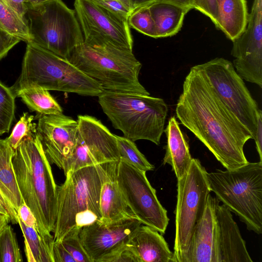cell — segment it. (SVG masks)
I'll return each instance as SVG.
<instances>
[{
  "instance_id": "6da1fadb",
  "label": "cell",
  "mask_w": 262,
  "mask_h": 262,
  "mask_svg": "<svg viewBox=\"0 0 262 262\" xmlns=\"http://www.w3.org/2000/svg\"><path fill=\"white\" fill-rule=\"evenodd\" d=\"M182 124L190 130L227 170L249 162L245 144L251 133L224 104L198 65L185 77L176 107Z\"/></svg>"
},
{
  "instance_id": "7a4b0ae2",
  "label": "cell",
  "mask_w": 262,
  "mask_h": 262,
  "mask_svg": "<svg viewBox=\"0 0 262 262\" xmlns=\"http://www.w3.org/2000/svg\"><path fill=\"white\" fill-rule=\"evenodd\" d=\"M12 164L20 193L35 217L39 233L54 237L51 232L56 220L57 185L37 132L21 141Z\"/></svg>"
},
{
  "instance_id": "3957f363",
  "label": "cell",
  "mask_w": 262,
  "mask_h": 262,
  "mask_svg": "<svg viewBox=\"0 0 262 262\" xmlns=\"http://www.w3.org/2000/svg\"><path fill=\"white\" fill-rule=\"evenodd\" d=\"M68 60L104 90L150 95L139 81L142 64L132 51L110 42H83Z\"/></svg>"
},
{
  "instance_id": "277c9868",
  "label": "cell",
  "mask_w": 262,
  "mask_h": 262,
  "mask_svg": "<svg viewBox=\"0 0 262 262\" xmlns=\"http://www.w3.org/2000/svg\"><path fill=\"white\" fill-rule=\"evenodd\" d=\"M98 97L103 112L123 137L134 142L146 140L160 144L168 111L163 99L107 90Z\"/></svg>"
},
{
  "instance_id": "5b68a950",
  "label": "cell",
  "mask_w": 262,
  "mask_h": 262,
  "mask_svg": "<svg viewBox=\"0 0 262 262\" xmlns=\"http://www.w3.org/2000/svg\"><path fill=\"white\" fill-rule=\"evenodd\" d=\"M32 87L92 97L104 90L68 59L28 42L20 75L11 89L15 93Z\"/></svg>"
},
{
  "instance_id": "8992f818",
  "label": "cell",
  "mask_w": 262,
  "mask_h": 262,
  "mask_svg": "<svg viewBox=\"0 0 262 262\" xmlns=\"http://www.w3.org/2000/svg\"><path fill=\"white\" fill-rule=\"evenodd\" d=\"M210 191L248 230L262 233V162H248L234 170L207 172Z\"/></svg>"
},
{
  "instance_id": "52a82bcc",
  "label": "cell",
  "mask_w": 262,
  "mask_h": 262,
  "mask_svg": "<svg viewBox=\"0 0 262 262\" xmlns=\"http://www.w3.org/2000/svg\"><path fill=\"white\" fill-rule=\"evenodd\" d=\"M57 188V210L53 233L60 242L71 230L101 221V180L95 165L82 167L66 175Z\"/></svg>"
},
{
  "instance_id": "ba28073f",
  "label": "cell",
  "mask_w": 262,
  "mask_h": 262,
  "mask_svg": "<svg viewBox=\"0 0 262 262\" xmlns=\"http://www.w3.org/2000/svg\"><path fill=\"white\" fill-rule=\"evenodd\" d=\"M27 6L29 42L68 59L84 41L75 10L62 0H48L35 5L27 4Z\"/></svg>"
},
{
  "instance_id": "9c48e42d",
  "label": "cell",
  "mask_w": 262,
  "mask_h": 262,
  "mask_svg": "<svg viewBox=\"0 0 262 262\" xmlns=\"http://www.w3.org/2000/svg\"><path fill=\"white\" fill-rule=\"evenodd\" d=\"M210 192L206 170L199 159L192 158L187 171L177 179L174 262H183L193 231L204 214Z\"/></svg>"
},
{
  "instance_id": "30bf717a",
  "label": "cell",
  "mask_w": 262,
  "mask_h": 262,
  "mask_svg": "<svg viewBox=\"0 0 262 262\" xmlns=\"http://www.w3.org/2000/svg\"><path fill=\"white\" fill-rule=\"evenodd\" d=\"M198 66L219 98L253 138L260 109L232 63L215 58Z\"/></svg>"
},
{
  "instance_id": "8fae6325",
  "label": "cell",
  "mask_w": 262,
  "mask_h": 262,
  "mask_svg": "<svg viewBox=\"0 0 262 262\" xmlns=\"http://www.w3.org/2000/svg\"><path fill=\"white\" fill-rule=\"evenodd\" d=\"M117 179L125 201L136 218L142 224L164 234L169 221L167 212L159 201L146 171L120 159Z\"/></svg>"
},
{
  "instance_id": "7c38bea8",
  "label": "cell",
  "mask_w": 262,
  "mask_h": 262,
  "mask_svg": "<svg viewBox=\"0 0 262 262\" xmlns=\"http://www.w3.org/2000/svg\"><path fill=\"white\" fill-rule=\"evenodd\" d=\"M73 150L62 170L66 175L84 167L120 160L116 135L97 118L79 115Z\"/></svg>"
},
{
  "instance_id": "4fadbf2b",
  "label": "cell",
  "mask_w": 262,
  "mask_h": 262,
  "mask_svg": "<svg viewBox=\"0 0 262 262\" xmlns=\"http://www.w3.org/2000/svg\"><path fill=\"white\" fill-rule=\"evenodd\" d=\"M74 6L84 42L108 41L133 51L128 22L116 17L94 0H74Z\"/></svg>"
},
{
  "instance_id": "5bb4252c",
  "label": "cell",
  "mask_w": 262,
  "mask_h": 262,
  "mask_svg": "<svg viewBox=\"0 0 262 262\" xmlns=\"http://www.w3.org/2000/svg\"><path fill=\"white\" fill-rule=\"evenodd\" d=\"M232 41V64L236 73L262 87V0H254L246 29Z\"/></svg>"
},
{
  "instance_id": "9a60e30c",
  "label": "cell",
  "mask_w": 262,
  "mask_h": 262,
  "mask_svg": "<svg viewBox=\"0 0 262 262\" xmlns=\"http://www.w3.org/2000/svg\"><path fill=\"white\" fill-rule=\"evenodd\" d=\"M141 222L136 217L105 223L94 222L82 227L81 244L92 262H99L105 255L126 244Z\"/></svg>"
},
{
  "instance_id": "2e32d148",
  "label": "cell",
  "mask_w": 262,
  "mask_h": 262,
  "mask_svg": "<svg viewBox=\"0 0 262 262\" xmlns=\"http://www.w3.org/2000/svg\"><path fill=\"white\" fill-rule=\"evenodd\" d=\"M37 134L50 163L63 169L76 141L77 120L62 114H38Z\"/></svg>"
},
{
  "instance_id": "e0dca14e",
  "label": "cell",
  "mask_w": 262,
  "mask_h": 262,
  "mask_svg": "<svg viewBox=\"0 0 262 262\" xmlns=\"http://www.w3.org/2000/svg\"><path fill=\"white\" fill-rule=\"evenodd\" d=\"M215 219L216 262H253L231 211L220 202Z\"/></svg>"
},
{
  "instance_id": "ac0fdd59",
  "label": "cell",
  "mask_w": 262,
  "mask_h": 262,
  "mask_svg": "<svg viewBox=\"0 0 262 262\" xmlns=\"http://www.w3.org/2000/svg\"><path fill=\"white\" fill-rule=\"evenodd\" d=\"M118 162L112 161L95 165L101 183L100 221L105 223L136 217L128 207L118 183L117 168Z\"/></svg>"
},
{
  "instance_id": "d6986e66",
  "label": "cell",
  "mask_w": 262,
  "mask_h": 262,
  "mask_svg": "<svg viewBox=\"0 0 262 262\" xmlns=\"http://www.w3.org/2000/svg\"><path fill=\"white\" fill-rule=\"evenodd\" d=\"M218 202L209 194L204 214L193 231L183 262H216L215 207Z\"/></svg>"
},
{
  "instance_id": "ffe728a7",
  "label": "cell",
  "mask_w": 262,
  "mask_h": 262,
  "mask_svg": "<svg viewBox=\"0 0 262 262\" xmlns=\"http://www.w3.org/2000/svg\"><path fill=\"white\" fill-rule=\"evenodd\" d=\"M127 244L140 262H174L173 253L161 234L146 225H140Z\"/></svg>"
},
{
  "instance_id": "44dd1931",
  "label": "cell",
  "mask_w": 262,
  "mask_h": 262,
  "mask_svg": "<svg viewBox=\"0 0 262 262\" xmlns=\"http://www.w3.org/2000/svg\"><path fill=\"white\" fill-rule=\"evenodd\" d=\"M164 132L167 142L163 164L169 165L178 179L187 171L192 159L189 144L174 116L170 118Z\"/></svg>"
},
{
  "instance_id": "7402d4cb",
  "label": "cell",
  "mask_w": 262,
  "mask_h": 262,
  "mask_svg": "<svg viewBox=\"0 0 262 262\" xmlns=\"http://www.w3.org/2000/svg\"><path fill=\"white\" fill-rule=\"evenodd\" d=\"M217 20L215 26L232 41L246 29L249 13L246 0H216Z\"/></svg>"
},
{
  "instance_id": "603a6c76",
  "label": "cell",
  "mask_w": 262,
  "mask_h": 262,
  "mask_svg": "<svg viewBox=\"0 0 262 262\" xmlns=\"http://www.w3.org/2000/svg\"><path fill=\"white\" fill-rule=\"evenodd\" d=\"M157 38L174 35L181 30L186 14L190 9L172 3L156 2L149 6Z\"/></svg>"
},
{
  "instance_id": "cb8c5ba5",
  "label": "cell",
  "mask_w": 262,
  "mask_h": 262,
  "mask_svg": "<svg viewBox=\"0 0 262 262\" xmlns=\"http://www.w3.org/2000/svg\"><path fill=\"white\" fill-rule=\"evenodd\" d=\"M14 150L6 139H0V192L17 212L25 202L20 193L12 164Z\"/></svg>"
},
{
  "instance_id": "d4e9b609",
  "label": "cell",
  "mask_w": 262,
  "mask_h": 262,
  "mask_svg": "<svg viewBox=\"0 0 262 262\" xmlns=\"http://www.w3.org/2000/svg\"><path fill=\"white\" fill-rule=\"evenodd\" d=\"M24 237L25 250L28 262H54L52 248L54 237H42L33 228L28 227L18 217Z\"/></svg>"
},
{
  "instance_id": "484cf974",
  "label": "cell",
  "mask_w": 262,
  "mask_h": 262,
  "mask_svg": "<svg viewBox=\"0 0 262 262\" xmlns=\"http://www.w3.org/2000/svg\"><path fill=\"white\" fill-rule=\"evenodd\" d=\"M14 94L16 97H20L30 110L38 114L56 115L63 113L62 107L48 90L32 87L19 90Z\"/></svg>"
},
{
  "instance_id": "4316f807",
  "label": "cell",
  "mask_w": 262,
  "mask_h": 262,
  "mask_svg": "<svg viewBox=\"0 0 262 262\" xmlns=\"http://www.w3.org/2000/svg\"><path fill=\"white\" fill-rule=\"evenodd\" d=\"M0 28L21 41L28 43L30 40L27 18L20 16L3 0H0Z\"/></svg>"
},
{
  "instance_id": "83f0119b",
  "label": "cell",
  "mask_w": 262,
  "mask_h": 262,
  "mask_svg": "<svg viewBox=\"0 0 262 262\" xmlns=\"http://www.w3.org/2000/svg\"><path fill=\"white\" fill-rule=\"evenodd\" d=\"M116 137L120 160L146 172L154 169V166L140 151L134 141L123 136Z\"/></svg>"
},
{
  "instance_id": "f1b7e54d",
  "label": "cell",
  "mask_w": 262,
  "mask_h": 262,
  "mask_svg": "<svg viewBox=\"0 0 262 262\" xmlns=\"http://www.w3.org/2000/svg\"><path fill=\"white\" fill-rule=\"evenodd\" d=\"M23 261L15 233L7 224L0 231V262Z\"/></svg>"
},
{
  "instance_id": "f546056e",
  "label": "cell",
  "mask_w": 262,
  "mask_h": 262,
  "mask_svg": "<svg viewBox=\"0 0 262 262\" xmlns=\"http://www.w3.org/2000/svg\"><path fill=\"white\" fill-rule=\"evenodd\" d=\"M15 97L11 88L0 81V135L9 131L14 118Z\"/></svg>"
},
{
  "instance_id": "4dcf8cb0",
  "label": "cell",
  "mask_w": 262,
  "mask_h": 262,
  "mask_svg": "<svg viewBox=\"0 0 262 262\" xmlns=\"http://www.w3.org/2000/svg\"><path fill=\"white\" fill-rule=\"evenodd\" d=\"M130 27L149 37L157 38L156 28L148 6L134 11L128 20Z\"/></svg>"
},
{
  "instance_id": "1f68e13d",
  "label": "cell",
  "mask_w": 262,
  "mask_h": 262,
  "mask_svg": "<svg viewBox=\"0 0 262 262\" xmlns=\"http://www.w3.org/2000/svg\"><path fill=\"white\" fill-rule=\"evenodd\" d=\"M34 118V116L30 115L28 113H24L13 127L11 135L6 139L14 150L25 138L36 133L37 124L32 122Z\"/></svg>"
},
{
  "instance_id": "d6a6232c",
  "label": "cell",
  "mask_w": 262,
  "mask_h": 262,
  "mask_svg": "<svg viewBox=\"0 0 262 262\" xmlns=\"http://www.w3.org/2000/svg\"><path fill=\"white\" fill-rule=\"evenodd\" d=\"M80 229L75 228L71 230L60 242L76 262H92L81 244L79 238Z\"/></svg>"
},
{
  "instance_id": "836d02e7",
  "label": "cell",
  "mask_w": 262,
  "mask_h": 262,
  "mask_svg": "<svg viewBox=\"0 0 262 262\" xmlns=\"http://www.w3.org/2000/svg\"><path fill=\"white\" fill-rule=\"evenodd\" d=\"M94 1L116 17L122 20L128 22L132 11L126 0Z\"/></svg>"
},
{
  "instance_id": "e575fe53",
  "label": "cell",
  "mask_w": 262,
  "mask_h": 262,
  "mask_svg": "<svg viewBox=\"0 0 262 262\" xmlns=\"http://www.w3.org/2000/svg\"><path fill=\"white\" fill-rule=\"evenodd\" d=\"M99 262H140L134 249L127 243L101 258Z\"/></svg>"
},
{
  "instance_id": "d590c367",
  "label": "cell",
  "mask_w": 262,
  "mask_h": 262,
  "mask_svg": "<svg viewBox=\"0 0 262 262\" xmlns=\"http://www.w3.org/2000/svg\"><path fill=\"white\" fill-rule=\"evenodd\" d=\"M193 9L208 17L216 26L217 20L216 0H193Z\"/></svg>"
},
{
  "instance_id": "8d00e7d4",
  "label": "cell",
  "mask_w": 262,
  "mask_h": 262,
  "mask_svg": "<svg viewBox=\"0 0 262 262\" xmlns=\"http://www.w3.org/2000/svg\"><path fill=\"white\" fill-rule=\"evenodd\" d=\"M20 41L19 38L0 28V60L5 57L8 52Z\"/></svg>"
},
{
  "instance_id": "74e56055",
  "label": "cell",
  "mask_w": 262,
  "mask_h": 262,
  "mask_svg": "<svg viewBox=\"0 0 262 262\" xmlns=\"http://www.w3.org/2000/svg\"><path fill=\"white\" fill-rule=\"evenodd\" d=\"M54 262H76L61 242L54 241L52 248Z\"/></svg>"
},
{
  "instance_id": "f35d334b",
  "label": "cell",
  "mask_w": 262,
  "mask_h": 262,
  "mask_svg": "<svg viewBox=\"0 0 262 262\" xmlns=\"http://www.w3.org/2000/svg\"><path fill=\"white\" fill-rule=\"evenodd\" d=\"M17 213L18 217L25 225L33 228L38 231V226L35 217L30 208L25 203L18 207Z\"/></svg>"
},
{
  "instance_id": "ab89813d",
  "label": "cell",
  "mask_w": 262,
  "mask_h": 262,
  "mask_svg": "<svg viewBox=\"0 0 262 262\" xmlns=\"http://www.w3.org/2000/svg\"><path fill=\"white\" fill-rule=\"evenodd\" d=\"M0 214L8 216L10 222L13 224H18L17 212L13 209L9 203L0 192Z\"/></svg>"
},
{
  "instance_id": "60d3db41",
  "label": "cell",
  "mask_w": 262,
  "mask_h": 262,
  "mask_svg": "<svg viewBox=\"0 0 262 262\" xmlns=\"http://www.w3.org/2000/svg\"><path fill=\"white\" fill-rule=\"evenodd\" d=\"M253 139L255 142L256 148L259 156V161L262 162V112L261 110H259L258 115L257 128Z\"/></svg>"
},
{
  "instance_id": "b9f144b4",
  "label": "cell",
  "mask_w": 262,
  "mask_h": 262,
  "mask_svg": "<svg viewBox=\"0 0 262 262\" xmlns=\"http://www.w3.org/2000/svg\"><path fill=\"white\" fill-rule=\"evenodd\" d=\"M8 6L23 18H26L27 6L26 0H3Z\"/></svg>"
},
{
  "instance_id": "7bdbcfd3",
  "label": "cell",
  "mask_w": 262,
  "mask_h": 262,
  "mask_svg": "<svg viewBox=\"0 0 262 262\" xmlns=\"http://www.w3.org/2000/svg\"><path fill=\"white\" fill-rule=\"evenodd\" d=\"M129 4L132 13L141 8L148 6L158 0H126Z\"/></svg>"
},
{
  "instance_id": "ee69618b",
  "label": "cell",
  "mask_w": 262,
  "mask_h": 262,
  "mask_svg": "<svg viewBox=\"0 0 262 262\" xmlns=\"http://www.w3.org/2000/svg\"><path fill=\"white\" fill-rule=\"evenodd\" d=\"M158 1L170 3L190 9H193V0H158Z\"/></svg>"
},
{
  "instance_id": "f6af8a7d",
  "label": "cell",
  "mask_w": 262,
  "mask_h": 262,
  "mask_svg": "<svg viewBox=\"0 0 262 262\" xmlns=\"http://www.w3.org/2000/svg\"><path fill=\"white\" fill-rule=\"evenodd\" d=\"M9 222L10 220L8 216L0 214V231Z\"/></svg>"
},
{
  "instance_id": "bcb514c9",
  "label": "cell",
  "mask_w": 262,
  "mask_h": 262,
  "mask_svg": "<svg viewBox=\"0 0 262 262\" xmlns=\"http://www.w3.org/2000/svg\"><path fill=\"white\" fill-rule=\"evenodd\" d=\"M48 0H26V3L31 5H35L37 4H40L41 3H43L44 2H46Z\"/></svg>"
}]
</instances>
